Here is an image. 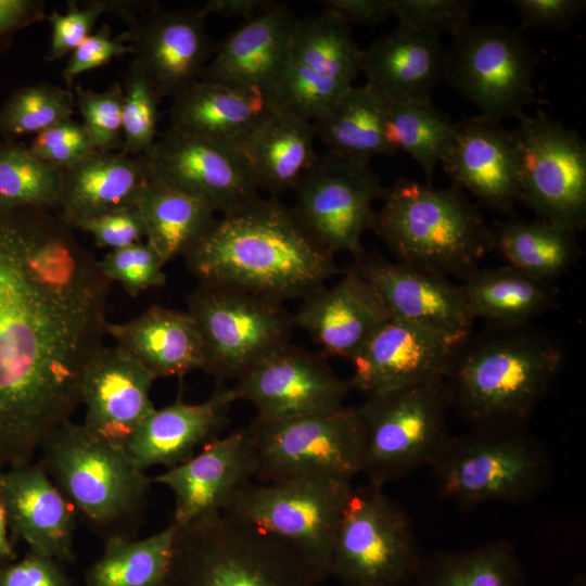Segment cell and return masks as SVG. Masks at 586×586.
<instances>
[{"instance_id":"obj_1","label":"cell","mask_w":586,"mask_h":586,"mask_svg":"<svg viewBox=\"0 0 586 586\" xmlns=\"http://www.w3.org/2000/svg\"><path fill=\"white\" fill-rule=\"evenodd\" d=\"M49 211L0 204V471L31 462L80 404L111 281Z\"/></svg>"},{"instance_id":"obj_2","label":"cell","mask_w":586,"mask_h":586,"mask_svg":"<svg viewBox=\"0 0 586 586\" xmlns=\"http://www.w3.org/2000/svg\"><path fill=\"white\" fill-rule=\"evenodd\" d=\"M200 282L224 284L282 303L305 298L339 272L333 254L276 196L215 218L183 254Z\"/></svg>"},{"instance_id":"obj_3","label":"cell","mask_w":586,"mask_h":586,"mask_svg":"<svg viewBox=\"0 0 586 586\" xmlns=\"http://www.w3.org/2000/svg\"><path fill=\"white\" fill-rule=\"evenodd\" d=\"M564 361L563 344L532 323L486 324L456 351L444 378L449 408L473 428L525 426Z\"/></svg>"},{"instance_id":"obj_4","label":"cell","mask_w":586,"mask_h":586,"mask_svg":"<svg viewBox=\"0 0 586 586\" xmlns=\"http://www.w3.org/2000/svg\"><path fill=\"white\" fill-rule=\"evenodd\" d=\"M371 229L397 262L464 278L494 249V231L456 188L402 178L384 190Z\"/></svg>"},{"instance_id":"obj_5","label":"cell","mask_w":586,"mask_h":586,"mask_svg":"<svg viewBox=\"0 0 586 586\" xmlns=\"http://www.w3.org/2000/svg\"><path fill=\"white\" fill-rule=\"evenodd\" d=\"M40 449V463L93 531L104 539L133 536L153 482L124 447L98 440L68 420Z\"/></svg>"},{"instance_id":"obj_6","label":"cell","mask_w":586,"mask_h":586,"mask_svg":"<svg viewBox=\"0 0 586 586\" xmlns=\"http://www.w3.org/2000/svg\"><path fill=\"white\" fill-rule=\"evenodd\" d=\"M282 540L224 512L177 526L162 586H319Z\"/></svg>"},{"instance_id":"obj_7","label":"cell","mask_w":586,"mask_h":586,"mask_svg":"<svg viewBox=\"0 0 586 586\" xmlns=\"http://www.w3.org/2000/svg\"><path fill=\"white\" fill-rule=\"evenodd\" d=\"M431 469L438 495L464 508L530 502L552 479L549 453L525 426L454 435Z\"/></svg>"},{"instance_id":"obj_8","label":"cell","mask_w":586,"mask_h":586,"mask_svg":"<svg viewBox=\"0 0 586 586\" xmlns=\"http://www.w3.org/2000/svg\"><path fill=\"white\" fill-rule=\"evenodd\" d=\"M352 487L349 481L328 476L249 482L222 512L289 545L322 582L330 576L333 544Z\"/></svg>"},{"instance_id":"obj_9","label":"cell","mask_w":586,"mask_h":586,"mask_svg":"<svg viewBox=\"0 0 586 586\" xmlns=\"http://www.w3.org/2000/svg\"><path fill=\"white\" fill-rule=\"evenodd\" d=\"M357 408L365 433L361 472L372 485L431 468L454 436L444 379L367 395Z\"/></svg>"},{"instance_id":"obj_10","label":"cell","mask_w":586,"mask_h":586,"mask_svg":"<svg viewBox=\"0 0 586 586\" xmlns=\"http://www.w3.org/2000/svg\"><path fill=\"white\" fill-rule=\"evenodd\" d=\"M423 553L411 522L383 487H352L336 531L330 575L345 586L411 584Z\"/></svg>"},{"instance_id":"obj_11","label":"cell","mask_w":586,"mask_h":586,"mask_svg":"<svg viewBox=\"0 0 586 586\" xmlns=\"http://www.w3.org/2000/svg\"><path fill=\"white\" fill-rule=\"evenodd\" d=\"M187 304L203 343V370L220 381L239 379L290 343L293 318L278 301L200 282Z\"/></svg>"},{"instance_id":"obj_12","label":"cell","mask_w":586,"mask_h":586,"mask_svg":"<svg viewBox=\"0 0 586 586\" xmlns=\"http://www.w3.org/2000/svg\"><path fill=\"white\" fill-rule=\"evenodd\" d=\"M246 429L260 483L298 476L351 482L361 472L365 433L357 407L285 419L256 417Z\"/></svg>"},{"instance_id":"obj_13","label":"cell","mask_w":586,"mask_h":586,"mask_svg":"<svg viewBox=\"0 0 586 586\" xmlns=\"http://www.w3.org/2000/svg\"><path fill=\"white\" fill-rule=\"evenodd\" d=\"M512 130L520 202L539 219L578 233L586 227V144L581 135L543 113L521 115Z\"/></svg>"},{"instance_id":"obj_14","label":"cell","mask_w":586,"mask_h":586,"mask_svg":"<svg viewBox=\"0 0 586 586\" xmlns=\"http://www.w3.org/2000/svg\"><path fill=\"white\" fill-rule=\"evenodd\" d=\"M537 58L517 30L504 24L470 25L454 37L444 80L483 116L520 117L534 94Z\"/></svg>"},{"instance_id":"obj_15","label":"cell","mask_w":586,"mask_h":586,"mask_svg":"<svg viewBox=\"0 0 586 586\" xmlns=\"http://www.w3.org/2000/svg\"><path fill=\"white\" fill-rule=\"evenodd\" d=\"M297 217L311 235L333 255L354 256L371 229L373 204L384 188L369 163L326 153L295 184Z\"/></svg>"},{"instance_id":"obj_16","label":"cell","mask_w":586,"mask_h":586,"mask_svg":"<svg viewBox=\"0 0 586 586\" xmlns=\"http://www.w3.org/2000/svg\"><path fill=\"white\" fill-rule=\"evenodd\" d=\"M144 156L153 177L215 213L235 211L259 198L250 166L232 143L168 127Z\"/></svg>"},{"instance_id":"obj_17","label":"cell","mask_w":586,"mask_h":586,"mask_svg":"<svg viewBox=\"0 0 586 586\" xmlns=\"http://www.w3.org/2000/svg\"><path fill=\"white\" fill-rule=\"evenodd\" d=\"M234 402L246 400L258 418L285 419L344 406L352 390L327 360V355L292 345L276 351L230 387Z\"/></svg>"},{"instance_id":"obj_18","label":"cell","mask_w":586,"mask_h":586,"mask_svg":"<svg viewBox=\"0 0 586 586\" xmlns=\"http://www.w3.org/2000/svg\"><path fill=\"white\" fill-rule=\"evenodd\" d=\"M466 337L391 317L351 357L349 385L371 395L444 379Z\"/></svg>"},{"instance_id":"obj_19","label":"cell","mask_w":586,"mask_h":586,"mask_svg":"<svg viewBox=\"0 0 586 586\" xmlns=\"http://www.w3.org/2000/svg\"><path fill=\"white\" fill-rule=\"evenodd\" d=\"M200 8L154 4L128 24L133 59L161 98H175L198 81L215 50Z\"/></svg>"},{"instance_id":"obj_20","label":"cell","mask_w":586,"mask_h":586,"mask_svg":"<svg viewBox=\"0 0 586 586\" xmlns=\"http://www.w3.org/2000/svg\"><path fill=\"white\" fill-rule=\"evenodd\" d=\"M349 269L377 290L392 318L457 337L471 333L474 320L460 285L448 278L365 250L354 256Z\"/></svg>"},{"instance_id":"obj_21","label":"cell","mask_w":586,"mask_h":586,"mask_svg":"<svg viewBox=\"0 0 586 586\" xmlns=\"http://www.w3.org/2000/svg\"><path fill=\"white\" fill-rule=\"evenodd\" d=\"M440 164L453 186L492 211L513 214L520 202L518 151L501 122L481 115L456 123Z\"/></svg>"},{"instance_id":"obj_22","label":"cell","mask_w":586,"mask_h":586,"mask_svg":"<svg viewBox=\"0 0 586 586\" xmlns=\"http://www.w3.org/2000/svg\"><path fill=\"white\" fill-rule=\"evenodd\" d=\"M256 456L247 429L213 438L188 460L152 477L175 499L173 523L183 526L220 513L232 495L255 476Z\"/></svg>"},{"instance_id":"obj_23","label":"cell","mask_w":586,"mask_h":586,"mask_svg":"<svg viewBox=\"0 0 586 586\" xmlns=\"http://www.w3.org/2000/svg\"><path fill=\"white\" fill-rule=\"evenodd\" d=\"M155 377L118 347H100L88 361L80 385L89 434L124 447L154 407Z\"/></svg>"},{"instance_id":"obj_24","label":"cell","mask_w":586,"mask_h":586,"mask_svg":"<svg viewBox=\"0 0 586 586\" xmlns=\"http://www.w3.org/2000/svg\"><path fill=\"white\" fill-rule=\"evenodd\" d=\"M0 498L9 530L30 552L59 562L73 558L77 513L40 462L1 470Z\"/></svg>"},{"instance_id":"obj_25","label":"cell","mask_w":586,"mask_h":586,"mask_svg":"<svg viewBox=\"0 0 586 586\" xmlns=\"http://www.w3.org/2000/svg\"><path fill=\"white\" fill-rule=\"evenodd\" d=\"M297 20L288 5L275 2L249 18L215 49L200 79L227 84L269 99L290 60Z\"/></svg>"},{"instance_id":"obj_26","label":"cell","mask_w":586,"mask_h":586,"mask_svg":"<svg viewBox=\"0 0 586 586\" xmlns=\"http://www.w3.org/2000/svg\"><path fill=\"white\" fill-rule=\"evenodd\" d=\"M302 301L292 315L294 327L306 331L326 354L347 360L391 318L377 290L349 268L334 285Z\"/></svg>"},{"instance_id":"obj_27","label":"cell","mask_w":586,"mask_h":586,"mask_svg":"<svg viewBox=\"0 0 586 586\" xmlns=\"http://www.w3.org/2000/svg\"><path fill=\"white\" fill-rule=\"evenodd\" d=\"M446 60L440 37L397 25L362 50L361 72L385 101H430Z\"/></svg>"},{"instance_id":"obj_28","label":"cell","mask_w":586,"mask_h":586,"mask_svg":"<svg viewBox=\"0 0 586 586\" xmlns=\"http://www.w3.org/2000/svg\"><path fill=\"white\" fill-rule=\"evenodd\" d=\"M232 403L231 390L225 387L199 404L186 403L179 396L149 415L127 441L125 450L143 471L153 466L173 468L215 438L227 421Z\"/></svg>"},{"instance_id":"obj_29","label":"cell","mask_w":586,"mask_h":586,"mask_svg":"<svg viewBox=\"0 0 586 586\" xmlns=\"http://www.w3.org/2000/svg\"><path fill=\"white\" fill-rule=\"evenodd\" d=\"M59 217L71 228L87 218L136 206L151 178L144 155L94 152L61 170Z\"/></svg>"},{"instance_id":"obj_30","label":"cell","mask_w":586,"mask_h":586,"mask_svg":"<svg viewBox=\"0 0 586 586\" xmlns=\"http://www.w3.org/2000/svg\"><path fill=\"white\" fill-rule=\"evenodd\" d=\"M105 333L155 379L203 370L202 339L188 311L154 305L127 322H107Z\"/></svg>"},{"instance_id":"obj_31","label":"cell","mask_w":586,"mask_h":586,"mask_svg":"<svg viewBox=\"0 0 586 586\" xmlns=\"http://www.w3.org/2000/svg\"><path fill=\"white\" fill-rule=\"evenodd\" d=\"M313 123L272 104L267 114L235 145L255 182L276 196L293 190L318 155Z\"/></svg>"},{"instance_id":"obj_32","label":"cell","mask_w":586,"mask_h":586,"mask_svg":"<svg viewBox=\"0 0 586 586\" xmlns=\"http://www.w3.org/2000/svg\"><path fill=\"white\" fill-rule=\"evenodd\" d=\"M271 106L260 93L199 79L174 98L169 127L235 145Z\"/></svg>"},{"instance_id":"obj_33","label":"cell","mask_w":586,"mask_h":586,"mask_svg":"<svg viewBox=\"0 0 586 586\" xmlns=\"http://www.w3.org/2000/svg\"><path fill=\"white\" fill-rule=\"evenodd\" d=\"M459 284L473 320L486 324L515 326L532 320L559 305V289L510 266L477 267Z\"/></svg>"},{"instance_id":"obj_34","label":"cell","mask_w":586,"mask_h":586,"mask_svg":"<svg viewBox=\"0 0 586 586\" xmlns=\"http://www.w3.org/2000/svg\"><path fill=\"white\" fill-rule=\"evenodd\" d=\"M136 207L144 221L145 241L165 264L183 255L215 220L208 205L152 175Z\"/></svg>"},{"instance_id":"obj_35","label":"cell","mask_w":586,"mask_h":586,"mask_svg":"<svg viewBox=\"0 0 586 586\" xmlns=\"http://www.w3.org/2000/svg\"><path fill=\"white\" fill-rule=\"evenodd\" d=\"M493 231L494 249L508 265L543 281L555 283L582 254L576 232L546 220L510 219Z\"/></svg>"},{"instance_id":"obj_36","label":"cell","mask_w":586,"mask_h":586,"mask_svg":"<svg viewBox=\"0 0 586 586\" xmlns=\"http://www.w3.org/2000/svg\"><path fill=\"white\" fill-rule=\"evenodd\" d=\"M386 101L367 84L352 87L322 118L313 123L328 153L369 163L392 154L384 133Z\"/></svg>"},{"instance_id":"obj_37","label":"cell","mask_w":586,"mask_h":586,"mask_svg":"<svg viewBox=\"0 0 586 586\" xmlns=\"http://www.w3.org/2000/svg\"><path fill=\"white\" fill-rule=\"evenodd\" d=\"M412 586H524L515 547L498 539L468 551L424 555Z\"/></svg>"},{"instance_id":"obj_38","label":"cell","mask_w":586,"mask_h":586,"mask_svg":"<svg viewBox=\"0 0 586 586\" xmlns=\"http://www.w3.org/2000/svg\"><path fill=\"white\" fill-rule=\"evenodd\" d=\"M176 534L177 525L171 522L145 538H106L101 557L87 571L86 586H162Z\"/></svg>"},{"instance_id":"obj_39","label":"cell","mask_w":586,"mask_h":586,"mask_svg":"<svg viewBox=\"0 0 586 586\" xmlns=\"http://www.w3.org/2000/svg\"><path fill=\"white\" fill-rule=\"evenodd\" d=\"M290 59L353 86L361 72L362 50L353 37L351 25L323 10L297 20Z\"/></svg>"},{"instance_id":"obj_40","label":"cell","mask_w":586,"mask_h":586,"mask_svg":"<svg viewBox=\"0 0 586 586\" xmlns=\"http://www.w3.org/2000/svg\"><path fill=\"white\" fill-rule=\"evenodd\" d=\"M454 123L430 101H386L385 141L410 155L430 180L454 133Z\"/></svg>"},{"instance_id":"obj_41","label":"cell","mask_w":586,"mask_h":586,"mask_svg":"<svg viewBox=\"0 0 586 586\" xmlns=\"http://www.w3.org/2000/svg\"><path fill=\"white\" fill-rule=\"evenodd\" d=\"M61 169L15 140L0 141V204L50 211L59 207Z\"/></svg>"},{"instance_id":"obj_42","label":"cell","mask_w":586,"mask_h":586,"mask_svg":"<svg viewBox=\"0 0 586 586\" xmlns=\"http://www.w3.org/2000/svg\"><path fill=\"white\" fill-rule=\"evenodd\" d=\"M76 109L74 92L41 81L14 90L0 107V135L3 139L38 133L67 118Z\"/></svg>"},{"instance_id":"obj_43","label":"cell","mask_w":586,"mask_h":586,"mask_svg":"<svg viewBox=\"0 0 586 586\" xmlns=\"http://www.w3.org/2000/svg\"><path fill=\"white\" fill-rule=\"evenodd\" d=\"M352 87L290 59L275 82L269 100L314 123L326 116Z\"/></svg>"},{"instance_id":"obj_44","label":"cell","mask_w":586,"mask_h":586,"mask_svg":"<svg viewBox=\"0 0 586 586\" xmlns=\"http://www.w3.org/2000/svg\"><path fill=\"white\" fill-rule=\"evenodd\" d=\"M123 86V149L132 155H148L157 135L161 97L139 64L132 60L125 73Z\"/></svg>"},{"instance_id":"obj_45","label":"cell","mask_w":586,"mask_h":586,"mask_svg":"<svg viewBox=\"0 0 586 586\" xmlns=\"http://www.w3.org/2000/svg\"><path fill=\"white\" fill-rule=\"evenodd\" d=\"M76 107L84 118V127L98 152L109 153L123 149V86L115 81L103 91L75 85Z\"/></svg>"},{"instance_id":"obj_46","label":"cell","mask_w":586,"mask_h":586,"mask_svg":"<svg viewBox=\"0 0 586 586\" xmlns=\"http://www.w3.org/2000/svg\"><path fill=\"white\" fill-rule=\"evenodd\" d=\"M390 16L398 25L432 36L453 37L471 25L473 2L468 0H388Z\"/></svg>"},{"instance_id":"obj_47","label":"cell","mask_w":586,"mask_h":586,"mask_svg":"<svg viewBox=\"0 0 586 586\" xmlns=\"http://www.w3.org/2000/svg\"><path fill=\"white\" fill-rule=\"evenodd\" d=\"M164 265L165 263L146 241L110 251L98 260L103 276L111 282L120 283L132 297L145 290L164 285L166 281Z\"/></svg>"},{"instance_id":"obj_48","label":"cell","mask_w":586,"mask_h":586,"mask_svg":"<svg viewBox=\"0 0 586 586\" xmlns=\"http://www.w3.org/2000/svg\"><path fill=\"white\" fill-rule=\"evenodd\" d=\"M112 0H92L81 8L76 0L66 1V11L47 14L51 25L50 48L46 61H58L68 56L92 33L99 17L111 13Z\"/></svg>"},{"instance_id":"obj_49","label":"cell","mask_w":586,"mask_h":586,"mask_svg":"<svg viewBox=\"0 0 586 586\" xmlns=\"http://www.w3.org/2000/svg\"><path fill=\"white\" fill-rule=\"evenodd\" d=\"M28 149L34 156L61 170L98 152L84 125L73 118L36 133Z\"/></svg>"},{"instance_id":"obj_50","label":"cell","mask_w":586,"mask_h":586,"mask_svg":"<svg viewBox=\"0 0 586 586\" xmlns=\"http://www.w3.org/2000/svg\"><path fill=\"white\" fill-rule=\"evenodd\" d=\"M127 53L132 54L127 31L114 36L111 27L103 24L68 55L62 73L63 79L72 87L78 75L102 67Z\"/></svg>"},{"instance_id":"obj_51","label":"cell","mask_w":586,"mask_h":586,"mask_svg":"<svg viewBox=\"0 0 586 586\" xmlns=\"http://www.w3.org/2000/svg\"><path fill=\"white\" fill-rule=\"evenodd\" d=\"M75 228L90 233L98 247L110 251L142 241L145 226L136 206L123 207L79 221Z\"/></svg>"},{"instance_id":"obj_52","label":"cell","mask_w":586,"mask_h":586,"mask_svg":"<svg viewBox=\"0 0 586 586\" xmlns=\"http://www.w3.org/2000/svg\"><path fill=\"white\" fill-rule=\"evenodd\" d=\"M60 562L30 552L0 564V586H74Z\"/></svg>"},{"instance_id":"obj_53","label":"cell","mask_w":586,"mask_h":586,"mask_svg":"<svg viewBox=\"0 0 586 586\" xmlns=\"http://www.w3.org/2000/svg\"><path fill=\"white\" fill-rule=\"evenodd\" d=\"M583 0H512L524 27L564 30L585 11Z\"/></svg>"},{"instance_id":"obj_54","label":"cell","mask_w":586,"mask_h":586,"mask_svg":"<svg viewBox=\"0 0 586 586\" xmlns=\"http://www.w3.org/2000/svg\"><path fill=\"white\" fill-rule=\"evenodd\" d=\"M323 10L341 20L361 25H377L390 16L388 0H323Z\"/></svg>"},{"instance_id":"obj_55","label":"cell","mask_w":586,"mask_h":586,"mask_svg":"<svg viewBox=\"0 0 586 586\" xmlns=\"http://www.w3.org/2000/svg\"><path fill=\"white\" fill-rule=\"evenodd\" d=\"M47 18L42 0H0V41Z\"/></svg>"},{"instance_id":"obj_56","label":"cell","mask_w":586,"mask_h":586,"mask_svg":"<svg viewBox=\"0 0 586 586\" xmlns=\"http://www.w3.org/2000/svg\"><path fill=\"white\" fill-rule=\"evenodd\" d=\"M275 3L272 0H208L200 8L207 16L217 14L224 16H242L246 20L254 17Z\"/></svg>"},{"instance_id":"obj_57","label":"cell","mask_w":586,"mask_h":586,"mask_svg":"<svg viewBox=\"0 0 586 586\" xmlns=\"http://www.w3.org/2000/svg\"><path fill=\"white\" fill-rule=\"evenodd\" d=\"M14 546L10 538V530L5 510L0 498V564L15 560Z\"/></svg>"},{"instance_id":"obj_58","label":"cell","mask_w":586,"mask_h":586,"mask_svg":"<svg viewBox=\"0 0 586 586\" xmlns=\"http://www.w3.org/2000/svg\"><path fill=\"white\" fill-rule=\"evenodd\" d=\"M570 586H586V579L584 575H578L573 579Z\"/></svg>"}]
</instances>
